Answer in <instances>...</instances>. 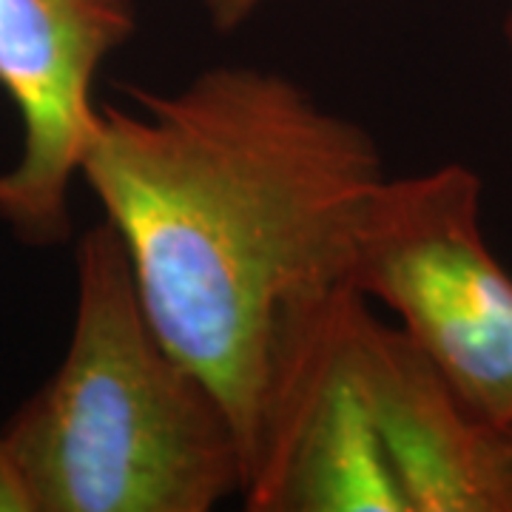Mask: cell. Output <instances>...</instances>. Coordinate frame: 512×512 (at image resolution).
<instances>
[{
	"instance_id": "cell-1",
	"label": "cell",
	"mask_w": 512,
	"mask_h": 512,
	"mask_svg": "<svg viewBox=\"0 0 512 512\" xmlns=\"http://www.w3.org/2000/svg\"><path fill=\"white\" fill-rule=\"evenodd\" d=\"M80 180L123 239L154 328L228 407L248 481L359 293V237L387 180L376 137L291 74L220 63L100 103Z\"/></svg>"
},
{
	"instance_id": "cell-2",
	"label": "cell",
	"mask_w": 512,
	"mask_h": 512,
	"mask_svg": "<svg viewBox=\"0 0 512 512\" xmlns=\"http://www.w3.org/2000/svg\"><path fill=\"white\" fill-rule=\"evenodd\" d=\"M57 370L3 424L35 512H211L245 490L237 424L168 348L109 222L74 251Z\"/></svg>"
},
{
	"instance_id": "cell-3",
	"label": "cell",
	"mask_w": 512,
	"mask_h": 512,
	"mask_svg": "<svg viewBox=\"0 0 512 512\" xmlns=\"http://www.w3.org/2000/svg\"><path fill=\"white\" fill-rule=\"evenodd\" d=\"M353 282L478 419L512 427V274L484 234L478 171L450 160L387 177L362 225Z\"/></svg>"
},
{
	"instance_id": "cell-4",
	"label": "cell",
	"mask_w": 512,
	"mask_h": 512,
	"mask_svg": "<svg viewBox=\"0 0 512 512\" xmlns=\"http://www.w3.org/2000/svg\"><path fill=\"white\" fill-rule=\"evenodd\" d=\"M137 26V0H0V92L20 123L18 160L0 171V222L23 245L72 237L94 83Z\"/></svg>"
},
{
	"instance_id": "cell-5",
	"label": "cell",
	"mask_w": 512,
	"mask_h": 512,
	"mask_svg": "<svg viewBox=\"0 0 512 512\" xmlns=\"http://www.w3.org/2000/svg\"><path fill=\"white\" fill-rule=\"evenodd\" d=\"M348 348L407 512H512L504 430L478 419L365 296L350 316Z\"/></svg>"
},
{
	"instance_id": "cell-6",
	"label": "cell",
	"mask_w": 512,
	"mask_h": 512,
	"mask_svg": "<svg viewBox=\"0 0 512 512\" xmlns=\"http://www.w3.org/2000/svg\"><path fill=\"white\" fill-rule=\"evenodd\" d=\"M0 512H35L29 493L23 487V478L18 473V464L12 458L6 433L0 427Z\"/></svg>"
},
{
	"instance_id": "cell-7",
	"label": "cell",
	"mask_w": 512,
	"mask_h": 512,
	"mask_svg": "<svg viewBox=\"0 0 512 512\" xmlns=\"http://www.w3.org/2000/svg\"><path fill=\"white\" fill-rule=\"evenodd\" d=\"M268 0H202L205 15L217 32H237Z\"/></svg>"
},
{
	"instance_id": "cell-8",
	"label": "cell",
	"mask_w": 512,
	"mask_h": 512,
	"mask_svg": "<svg viewBox=\"0 0 512 512\" xmlns=\"http://www.w3.org/2000/svg\"><path fill=\"white\" fill-rule=\"evenodd\" d=\"M501 35H504V46H507V57H510V77H512V0L507 3V9H504Z\"/></svg>"
},
{
	"instance_id": "cell-9",
	"label": "cell",
	"mask_w": 512,
	"mask_h": 512,
	"mask_svg": "<svg viewBox=\"0 0 512 512\" xmlns=\"http://www.w3.org/2000/svg\"><path fill=\"white\" fill-rule=\"evenodd\" d=\"M504 441H507V458H510V476H512V427L504 430Z\"/></svg>"
}]
</instances>
